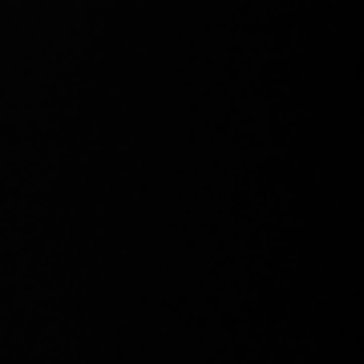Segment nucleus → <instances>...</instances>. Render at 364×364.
Masks as SVG:
<instances>
[]
</instances>
